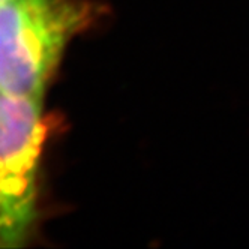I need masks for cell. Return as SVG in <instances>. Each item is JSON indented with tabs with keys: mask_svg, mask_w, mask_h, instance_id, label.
Returning <instances> with one entry per match:
<instances>
[{
	"mask_svg": "<svg viewBox=\"0 0 249 249\" xmlns=\"http://www.w3.org/2000/svg\"><path fill=\"white\" fill-rule=\"evenodd\" d=\"M21 246L18 237H17L14 227L9 221L5 204L0 198V248H18Z\"/></svg>",
	"mask_w": 249,
	"mask_h": 249,
	"instance_id": "3",
	"label": "cell"
},
{
	"mask_svg": "<svg viewBox=\"0 0 249 249\" xmlns=\"http://www.w3.org/2000/svg\"><path fill=\"white\" fill-rule=\"evenodd\" d=\"M5 2V0H0V3H3Z\"/></svg>",
	"mask_w": 249,
	"mask_h": 249,
	"instance_id": "4",
	"label": "cell"
},
{
	"mask_svg": "<svg viewBox=\"0 0 249 249\" xmlns=\"http://www.w3.org/2000/svg\"><path fill=\"white\" fill-rule=\"evenodd\" d=\"M47 134L42 98L0 92V198L21 246L36 218L38 174Z\"/></svg>",
	"mask_w": 249,
	"mask_h": 249,
	"instance_id": "2",
	"label": "cell"
},
{
	"mask_svg": "<svg viewBox=\"0 0 249 249\" xmlns=\"http://www.w3.org/2000/svg\"><path fill=\"white\" fill-rule=\"evenodd\" d=\"M104 12L93 0L0 3V92L44 98L68 44Z\"/></svg>",
	"mask_w": 249,
	"mask_h": 249,
	"instance_id": "1",
	"label": "cell"
}]
</instances>
